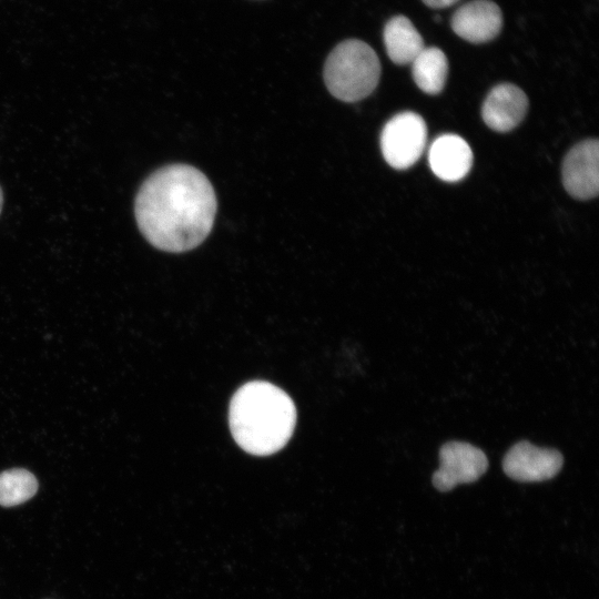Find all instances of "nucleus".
I'll return each instance as SVG.
<instances>
[{
    "instance_id": "2eb2a0df",
    "label": "nucleus",
    "mask_w": 599,
    "mask_h": 599,
    "mask_svg": "<svg viewBox=\"0 0 599 599\" xmlns=\"http://www.w3.org/2000/svg\"><path fill=\"white\" fill-rule=\"evenodd\" d=\"M2 204H3V193H2V189L0 186V213H1V210H2Z\"/></svg>"
},
{
    "instance_id": "ddd939ff",
    "label": "nucleus",
    "mask_w": 599,
    "mask_h": 599,
    "mask_svg": "<svg viewBox=\"0 0 599 599\" xmlns=\"http://www.w3.org/2000/svg\"><path fill=\"white\" fill-rule=\"evenodd\" d=\"M38 480L30 471L21 468L0 474V505L17 506L34 496Z\"/></svg>"
},
{
    "instance_id": "0eeeda50",
    "label": "nucleus",
    "mask_w": 599,
    "mask_h": 599,
    "mask_svg": "<svg viewBox=\"0 0 599 599\" xmlns=\"http://www.w3.org/2000/svg\"><path fill=\"white\" fill-rule=\"evenodd\" d=\"M566 191L578 200H589L599 191V143L596 139L576 144L562 163Z\"/></svg>"
},
{
    "instance_id": "9d476101",
    "label": "nucleus",
    "mask_w": 599,
    "mask_h": 599,
    "mask_svg": "<svg viewBox=\"0 0 599 599\" xmlns=\"http://www.w3.org/2000/svg\"><path fill=\"white\" fill-rule=\"evenodd\" d=\"M428 162L436 176L446 182H457L468 174L473 164V152L459 135L443 134L432 143Z\"/></svg>"
},
{
    "instance_id": "6e6552de",
    "label": "nucleus",
    "mask_w": 599,
    "mask_h": 599,
    "mask_svg": "<svg viewBox=\"0 0 599 599\" xmlns=\"http://www.w3.org/2000/svg\"><path fill=\"white\" fill-rule=\"evenodd\" d=\"M450 24L461 39L476 44L485 43L499 34L502 14L490 0H471L456 10Z\"/></svg>"
},
{
    "instance_id": "20e7f679",
    "label": "nucleus",
    "mask_w": 599,
    "mask_h": 599,
    "mask_svg": "<svg viewBox=\"0 0 599 599\" xmlns=\"http://www.w3.org/2000/svg\"><path fill=\"white\" fill-rule=\"evenodd\" d=\"M426 141L427 126L424 119L415 112H400L384 125L380 150L392 167L405 170L418 161Z\"/></svg>"
},
{
    "instance_id": "f257e3e1",
    "label": "nucleus",
    "mask_w": 599,
    "mask_h": 599,
    "mask_svg": "<svg viewBox=\"0 0 599 599\" xmlns=\"http://www.w3.org/2000/svg\"><path fill=\"white\" fill-rule=\"evenodd\" d=\"M216 196L207 177L186 164L152 173L134 204L140 232L154 247L185 252L201 244L212 230Z\"/></svg>"
},
{
    "instance_id": "1a4fd4ad",
    "label": "nucleus",
    "mask_w": 599,
    "mask_h": 599,
    "mask_svg": "<svg viewBox=\"0 0 599 599\" xmlns=\"http://www.w3.org/2000/svg\"><path fill=\"white\" fill-rule=\"evenodd\" d=\"M527 109L528 99L520 88L511 83H500L486 97L481 116L490 129L508 132L522 121Z\"/></svg>"
},
{
    "instance_id": "f8f14e48",
    "label": "nucleus",
    "mask_w": 599,
    "mask_h": 599,
    "mask_svg": "<svg viewBox=\"0 0 599 599\" xmlns=\"http://www.w3.org/2000/svg\"><path fill=\"white\" fill-rule=\"evenodd\" d=\"M410 64L413 79L422 91L437 94L444 89L448 61L439 48H424Z\"/></svg>"
},
{
    "instance_id": "f03ea898",
    "label": "nucleus",
    "mask_w": 599,
    "mask_h": 599,
    "mask_svg": "<svg viewBox=\"0 0 599 599\" xmlns=\"http://www.w3.org/2000/svg\"><path fill=\"white\" fill-rule=\"evenodd\" d=\"M229 422L236 444L255 456L272 455L290 440L296 425L292 398L277 386L254 380L233 395Z\"/></svg>"
},
{
    "instance_id": "4468645a",
    "label": "nucleus",
    "mask_w": 599,
    "mask_h": 599,
    "mask_svg": "<svg viewBox=\"0 0 599 599\" xmlns=\"http://www.w3.org/2000/svg\"><path fill=\"white\" fill-rule=\"evenodd\" d=\"M427 7L433 9H443L453 6L459 0H422Z\"/></svg>"
},
{
    "instance_id": "7ed1b4c3",
    "label": "nucleus",
    "mask_w": 599,
    "mask_h": 599,
    "mask_svg": "<svg viewBox=\"0 0 599 599\" xmlns=\"http://www.w3.org/2000/svg\"><path fill=\"white\" fill-rule=\"evenodd\" d=\"M380 62L366 42L348 39L338 43L324 65V81L333 97L356 102L369 95L378 84Z\"/></svg>"
},
{
    "instance_id": "9b49d317",
    "label": "nucleus",
    "mask_w": 599,
    "mask_h": 599,
    "mask_svg": "<svg viewBox=\"0 0 599 599\" xmlns=\"http://www.w3.org/2000/svg\"><path fill=\"white\" fill-rule=\"evenodd\" d=\"M383 38L389 59L399 65L412 63L425 48L422 35L405 16L390 18L385 24Z\"/></svg>"
},
{
    "instance_id": "423d86ee",
    "label": "nucleus",
    "mask_w": 599,
    "mask_h": 599,
    "mask_svg": "<svg viewBox=\"0 0 599 599\" xmlns=\"http://www.w3.org/2000/svg\"><path fill=\"white\" fill-rule=\"evenodd\" d=\"M562 464L564 458L558 450L537 447L521 440L506 453L502 469L514 480L535 483L554 478L560 471Z\"/></svg>"
},
{
    "instance_id": "39448f33",
    "label": "nucleus",
    "mask_w": 599,
    "mask_h": 599,
    "mask_svg": "<svg viewBox=\"0 0 599 599\" xmlns=\"http://www.w3.org/2000/svg\"><path fill=\"white\" fill-rule=\"evenodd\" d=\"M439 468L433 474V485L448 491L459 484H469L481 477L488 459L478 447L464 441H448L439 450Z\"/></svg>"
}]
</instances>
